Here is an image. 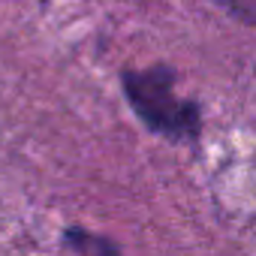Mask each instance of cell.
<instances>
[{
	"instance_id": "cell-2",
	"label": "cell",
	"mask_w": 256,
	"mask_h": 256,
	"mask_svg": "<svg viewBox=\"0 0 256 256\" xmlns=\"http://www.w3.org/2000/svg\"><path fill=\"white\" fill-rule=\"evenodd\" d=\"M66 238H70V247L82 250L84 256H88V253H90V256H118V253H114V247H112L108 241H96V238L82 235V232H70Z\"/></svg>"
},
{
	"instance_id": "cell-1",
	"label": "cell",
	"mask_w": 256,
	"mask_h": 256,
	"mask_svg": "<svg viewBox=\"0 0 256 256\" xmlns=\"http://www.w3.org/2000/svg\"><path fill=\"white\" fill-rule=\"evenodd\" d=\"M124 88H126V96H130L133 108L139 112V118L151 130L172 136V139H184L199 130V108L193 102H184L175 96L169 70L154 66V70L126 72Z\"/></svg>"
}]
</instances>
